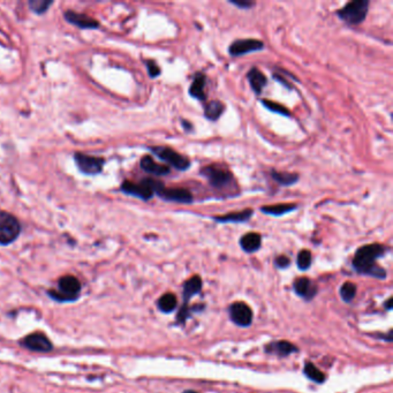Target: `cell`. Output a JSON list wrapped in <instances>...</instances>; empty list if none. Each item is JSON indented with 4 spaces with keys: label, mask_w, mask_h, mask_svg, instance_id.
<instances>
[{
    "label": "cell",
    "mask_w": 393,
    "mask_h": 393,
    "mask_svg": "<svg viewBox=\"0 0 393 393\" xmlns=\"http://www.w3.org/2000/svg\"><path fill=\"white\" fill-rule=\"evenodd\" d=\"M141 169L143 170L144 172L153 174V175H158V177H162V175H166L170 173V167L166 166V165H160L158 163H156L153 157L150 156H144L143 158L141 159Z\"/></svg>",
    "instance_id": "cell-17"
},
{
    "label": "cell",
    "mask_w": 393,
    "mask_h": 393,
    "mask_svg": "<svg viewBox=\"0 0 393 393\" xmlns=\"http://www.w3.org/2000/svg\"><path fill=\"white\" fill-rule=\"evenodd\" d=\"M205 308L204 305H196V306H193V307H189V306H182L181 308L179 309V312L177 315V323L180 324V325H184L186 324V322L188 319H191L192 316V312L193 311H200V310H203Z\"/></svg>",
    "instance_id": "cell-27"
},
{
    "label": "cell",
    "mask_w": 393,
    "mask_h": 393,
    "mask_svg": "<svg viewBox=\"0 0 393 393\" xmlns=\"http://www.w3.org/2000/svg\"><path fill=\"white\" fill-rule=\"evenodd\" d=\"M386 247L381 244L364 245L360 247L353 257L352 267L360 274H366L377 279H386V270L377 265L376 261L384 256Z\"/></svg>",
    "instance_id": "cell-1"
},
{
    "label": "cell",
    "mask_w": 393,
    "mask_h": 393,
    "mask_svg": "<svg viewBox=\"0 0 393 393\" xmlns=\"http://www.w3.org/2000/svg\"><path fill=\"white\" fill-rule=\"evenodd\" d=\"M150 151L179 171H186L191 167V160L169 146H151Z\"/></svg>",
    "instance_id": "cell-6"
},
{
    "label": "cell",
    "mask_w": 393,
    "mask_h": 393,
    "mask_svg": "<svg viewBox=\"0 0 393 393\" xmlns=\"http://www.w3.org/2000/svg\"><path fill=\"white\" fill-rule=\"evenodd\" d=\"M201 175L209 181L212 187L218 189L230 186L233 181V174L219 165H208L201 170Z\"/></svg>",
    "instance_id": "cell-7"
},
{
    "label": "cell",
    "mask_w": 393,
    "mask_h": 393,
    "mask_svg": "<svg viewBox=\"0 0 393 393\" xmlns=\"http://www.w3.org/2000/svg\"><path fill=\"white\" fill-rule=\"evenodd\" d=\"M240 246L244 252L248 254H253L261 248L262 246V236L255 232H250L241 236Z\"/></svg>",
    "instance_id": "cell-18"
},
{
    "label": "cell",
    "mask_w": 393,
    "mask_h": 393,
    "mask_svg": "<svg viewBox=\"0 0 393 393\" xmlns=\"http://www.w3.org/2000/svg\"><path fill=\"white\" fill-rule=\"evenodd\" d=\"M264 49L263 42L254 39L247 40H236L232 43L229 47V52L231 55L240 57L244 54L252 53V52H257Z\"/></svg>",
    "instance_id": "cell-10"
},
{
    "label": "cell",
    "mask_w": 393,
    "mask_h": 393,
    "mask_svg": "<svg viewBox=\"0 0 393 393\" xmlns=\"http://www.w3.org/2000/svg\"><path fill=\"white\" fill-rule=\"evenodd\" d=\"M247 79L249 81L250 87H252L253 89V91L257 95L262 92L263 88L267 86L268 83V79L265 78V75L256 67H253L249 70L247 74Z\"/></svg>",
    "instance_id": "cell-20"
},
{
    "label": "cell",
    "mask_w": 393,
    "mask_h": 393,
    "mask_svg": "<svg viewBox=\"0 0 393 393\" xmlns=\"http://www.w3.org/2000/svg\"><path fill=\"white\" fill-rule=\"evenodd\" d=\"M293 291L305 301H311L319 293V287L309 278L300 277L293 283Z\"/></svg>",
    "instance_id": "cell-12"
},
{
    "label": "cell",
    "mask_w": 393,
    "mask_h": 393,
    "mask_svg": "<svg viewBox=\"0 0 393 393\" xmlns=\"http://www.w3.org/2000/svg\"><path fill=\"white\" fill-rule=\"evenodd\" d=\"M52 4L53 2H51V0H30L29 7L36 14H44Z\"/></svg>",
    "instance_id": "cell-31"
},
{
    "label": "cell",
    "mask_w": 393,
    "mask_h": 393,
    "mask_svg": "<svg viewBox=\"0 0 393 393\" xmlns=\"http://www.w3.org/2000/svg\"><path fill=\"white\" fill-rule=\"evenodd\" d=\"M157 307L164 314H171L178 307L177 296L173 293H166V294L159 297L157 301Z\"/></svg>",
    "instance_id": "cell-22"
},
{
    "label": "cell",
    "mask_w": 393,
    "mask_h": 393,
    "mask_svg": "<svg viewBox=\"0 0 393 393\" xmlns=\"http://www.w3.org/2000/svg\"><path fill=\"white\" fill-rule=\"evenodd\" d=\"M146 182L153 189L154 194L167 202H177L181 204H191L193 202V194L184 188H166L158 180L145 179Z\"/></svg>",
    "instance_id": "cell-2"
},
{
    "label": "cell",
    "mask_w": 393,
    "mask_h": 393,
    "mask_svg": "<svg viewBox=\"0 0 393 393\" xmlns=\"http://www.w3.org/2000/svg\"><path fill=\"white\" fill-rule=\"evenodd\" d=\"M262 104H263L265 107L268 108L269 111H271L273 113H278V115L285 116V117H290L291 116L290 110H288V108L285 107L284 105H282V104L277 103V102L269 101V99H263Z\"/></svg>",
    "instance_id": "cell-29"
},
{
    "label": "cell",
    "mask_w": 393,
    "mask_h": 393,
    "mask_svg": "<svg viewBox=\"0 0 393 393\" xmlns=\"http://www.w3.org/2000/svg\"><path fill=\"white\" fill-rule=\"evenodd\" d=\"M273 78H274V79H276V80H277V81H279V82H280L282 84H284V86H285L286 88H288V89H291V88H292V87L290 86V84H288V82L286 81V80H285V79H284V78H282V77H280V75H279V74H274V75H273Z\"/></svg>",
    "instance_id": "cell-35"
},
{
    "label": "cell",
    "mask_w": 393,
    "mask_h": 393,
    "mask_svg": "<svg viewBox=\"0 0 393 393\" xmlns=\"http://www.w3.org/2000/svg\"><path fill=\"white\" fill-rule=\"evenodd\" d=\"M65 20L69 22L70 25H74L81 29H97L99 27V22L95 18L90 17L86 14L75 13L73 11H67L64 14Z\"/></svg>",
    "instance_id": "cell-15"
},
{
    "label": "cell",
    "mask_w": 393,
    "mask_h": 393,
    "mask_svg": "<svg viewBox=\"0 0 393 393\" xmlns=\"http://www.w3.org/2000/svg\"><path fill=\"white\" fill-rule=\"evenodd\" d=\"M224 110H225V105L220 101H212L207 105L204 116L207 119H209L211 121H216L219 119Z\"/></svg>",
    "instance_id": "cell-26"
},
{
    "label": "cell",
    "mask_w": 393,
    "mask_h": 393,
    "mask_svg": "<svg viewBox=\"0 0 393 393\" xmlns=\"http://www.w3.org/2000/svg\"><path fill=\"white\" fill-rule=\"evenodd\" d=\"M207 78L204 74L196 73L195 77L193 79V83L191 88H189V95L193 98L198 99V101H205L207 95L204 92Z\"/></svg>",
    "instance_id": "cell-19"
},
{
    "label": "cell",
    "mask_w": 393,
    "mask_h": 393,
    "mask_svg": "<svg viewBox=\"0 0 393 393\" xmlns=\"http://www.w3.org/2000/svg\"><path fill=\"white\" fill-rule=\"evenodd\" d=\"M392 301H393L392 297H389V299L386 300V302L384 304V308H385L386 310H391L392 309Z\"/></svg>",
    "instance_id": "cell-37"
},
{
    "label": "cell",
    "mask_w": 393,
    "mask_h": 393,
    "mask_svg": "<svg viewBox=\"0 0 393 393\" xmlns=\"http://www.w3.org/2000/svg\"><path fill=\"white\" fill-rule=\"evenodd\" d=\"M182 393H200V392H197L195 390H184Z\"/></svg>",
    "instance_id": "cell-38"
},
{
    "label": "cell",
    "mask_w": 393,
    "mask_h": 393,
    "mask_svg": "<svg viewBox=\"0 0 393 393\" xmlns=\"http://www.w3.org/2000/svg\"><path fill=\"white\" fill-rule=\"evenodd\" d=\"M339 294L345 302H352L357 295V285L350 282L344 283L339 290Z\"/></svg>",
    "instance_id": "cell-28"
},
{
    "label": "cell",
    "mask_w": 393,
    "mask_h": 393,
    "mask_svg": "<svg viewBox=\"0 0 393 393\" xmlns=\"http://www.w3.org/2000/svg\"><path fill=\"white\" fill-rule=\"evenodd\" d=\"M271 177L274 181L278 182L282 186H293V184L299 181V175L296 173H287V172H278L272 170Z\"/></svg>",
    "instance_id": "cell-25"
},
{
    "label": "cell",
    "mask_w": 393,
    "mask_h": 393,
    "mask_svg": "<svg viewBox=\"0 0 393 393\" xmlns=\"http://www.w3.org/2000/svg\"><path fill=\"white\" fill-rule=\"evenodd\" d=\"M81 291V284L74 276H64L59 279V290H52L50 295L57 301H73Z\"/></svg>",
    "instance_id": "cell-5"
},
{
    "label": "cell",
    "mask_w": 393,
    "mask_h": 393,
    "mask_svg": "<svg viewBox=\"0 0 393 393\" xmlns=\"http://www.w3.org/2000/svg\"><path fill=\"white\" fill-rule=\"evenodd\" d=\"M229 314L231 321L233 322L235 325L240 326V328H248V326H250L253 323V310L252 308L247 304H245V302H233V304L229 307Z\"/></svg>",
    "instance_id": "cell-8"
},
{
    "label": "cell",
    "mask_w": 393,
    "mask_h": 393,
    "mask_svg": "<svg viewBox=\"0 0 393 393\" xmlns=\"http://www.w3.org/2000/svg\"><path fill=\"white\" fill-rule=\"evenodd\" d=\"M368 8V0H354L340 8L337 12V15L348 25H360L366 18Z\"/></svg>",
    "instance_id": "cell-3"
},
{
    "label": "cell",
    "mask_w": 393,
    "mask_h": 393,
    "mask_svg": "<svg viewBox=\"0 0 393 393\" xmlns=\"http://www.w3.org/2000/svg\"><path fill=\"white\" fill-rule=\"evenodd\" d=\"M311 261H312V256L309 250L304 249L297 254L296 264H297V268H299L301 271H307V270L310 268Z\"/></svg>",
    "instance_id": "cell-30"
},
{
    "label": "cell",
    "mask_w": 393,
    "mask_h": 393,
    "mask_svg": "<svg viewBox=\"0 0 393 393\" xmlns=\"http://www.w3.org/2000/svg\"><path fill=\"white\" fill-rule=\"evenodd\" d=\"M304 373L310 381L317 383V384H323L326 381V376L323 371H321L312 362H306L304 367Z\"/></svg>",
    "instance_id": "cell-24"
},
{
    "label": "cell",
    "mask_w": 393,
    "mask_h": 393,
    "mask_svg": "<svg viewBox=\"0 0 393 393\" xmlns=\"http://www.w3.org/2000/svg\"><path fill=\"white\" fill-rule=\"evenodd\" d=\"M254 211L252 209H246L239 212H232V214H227L224 216H215L214 219L217 222H246L248 221L253 217Z\"/></svg>",
    "instance_id": "cell-21"
},
{
    "label": "cell",
    "mask_w": 393,
    "mask_h": 393,
    "mask_svg": "<svg viewBox=\"0 0 393 393\" xmlns=\"http://www.w3.org/2000/svg\"><path fill=\"white\" fill-rule=\"evenodd\" d=\"M297 208L296 204H292V203H283V204H276V205H265L261 208V211L265 215L270 216H283L286 215L288 212H292Z\"/></svg>",
    "instance_id": "cell-23"
},
{
    "label": "cell",
    "mask_w": 393,
    "mask_h": 393,
    "mask_svg": "<svg viewBox=\"0 0 393 393\" xmlns=\"http://www.w3.org/2000/svg\"><path fill=\"white\" fill-rule=\"evenodd\" d=\"M121 191L127 194V195L139 197L141 200L144 201L150 200V198H153V196L155 195L153 189L150 188L145 179L142 180L140 183L125 181L121 184Z\"/></svg>",
    "instance_id": "cell-11"
},
{
    "label": "cell",
    "mask_w": 393,
    "mask_h": 393,
    "mask_svg": "<svg viewBox=\"0 0 393 393\" xmlns=\"http://www.w3.org/2000/svg\"><path fill=\"white\" fill-rule=\"evenodd\" d=\"M146 68H148L149 75L151 78H157L160 74V68L158 67V65L155 63L153 60L146 61Z\"/></svg>",
    "instance_id": "cell-33"
},
{
    "label": "cell",
    "mask_w": 393,
    "mask_h": 393,
    "mask_svg": "<svg viewBox=\"0 0 393 393\" xmlns=\"http://www.w3.org/2000/svg\"><path fill=\"white\" fill-rule=\"evenodd\" d=\"M264 352L278 358H287L299 352V348L294 344L286 342V340H278V342H271L265 345Z\"/></svg>",
    "instance_id": "cell-13"
},
{
    "label": "cell",
    "mask_w": 393,
    "mask_h": 393,
    "mask_svg": "<svg viewBox=\"0 0 393 393\" xmlns=\"http://www.w3.org/2000/svg\"><path fill=\"white\" fill-rule=\"evenodd\" d=\"M21 344L28 349L34 350V352H50L52 349V343L43 333H32L27 335L22 340Z\"/></svg>",
    "instance_id": "cell-14"
},
{
    "label": "cell",
    "mask_w": 393,
    "mask_h": 393,
    "mask_svg": "<svg viewBox=\"0 0 393 393\" xmlns=\"http://www.w3.org/2000/svg\"><path fill=\"white\" fill-rule=\"evenodd\" d=\"M74 160L77 163L80 171L87 175H96L103 171V166L105 160L101 157L84 155L77 153L74 155Z\"/></svg>",
    "instance_id": "cell-9"
},
{
    "label": "cell",
    "mask_w": 393,
    "mask_h": 393,
    "mask_svg": "<svg viewBox=\"0 0 393 393\" xmlns=\"http://www.w3.org/2000/svg\"><path fill=\"white\" fill-rule=\"evenodd\" d=\"M230 4L234 5L236 7L244 8V9H248L250 7H253L255 3L254 2H249V0H230Z\"/></svg>",
    "instance_id": "cell-34"
},
{
    "label": "cell",
    "mask_w": 393,
    "mask_h": 393,
    "mask_svg": "<svg viewBox=\"0 0 393 393\" xmlns=\"http://www.w3.org/2000/svg\"><path fill=\"white\" fill-rule=\"evenodd\" d=\"M274 265L278 269H287L291 265V259L288 258L285 255H279L276 258H274Z\"/></svg>",
    "instance_id": "cell-32"
},
{
    "label": "cell",
    "mask_w": 393,
    "mask_h": 393,
    "mask_svg": "<svg viewBox=\"0 0 393 393\" xmlns=\"http://www.w3.org/2000/svg\"><path fill=\"white\" fill-rule=\"evenodd\" d=\"M202 286H203V283H202V278L200 276H193L183 283L182 285L183 306H188V302L191 301L193 296L200 294L202 291Z\"/></svg>",
    "instance_id": "cell-16"
},
{
    "label": "cell",
    "mask_w": 393,
    "mask_h": 393,
    "mask_svg": "<svg viewBox=\"0 0 393 393\" xmlns=\"http://www.w3.org/2000/svg\"><path fill=\"white\" fill-rule=\"evenodd\" d=\"M21 233V225L15 216L0 211V245H11Z\"/></svg>",
    "instance_id": "cell-4"
},
{
    "label": "cell",
    "mask_w": 393,
    "mask_h": 393,
    "mask_svg": "<svg viewBox=\"0 0 393 393\" xmlns=\"http://www.w3.org/2000/svg\"><path fill=\"white\" fill-rule=\"evenodd\" d=\"M181 124H182V126H183V128H184V130H187V132H189V130H192V128H193V126H192V124H191V122H188V121H186V120H182V121H181Z\"/></svg>",
    "instance_id": "cell-36"
}]
</instances>
